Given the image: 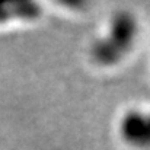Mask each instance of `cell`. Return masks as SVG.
<instances>
[{"label": "cell", "instance_id": "cell-3", "mask_svg": "<svg viewBox=\"0 0 150 150\" xmlns=\"http://www.w3.org/2000/svg\"><path fill=\"white\" fill-rule=\"evenodd\" d=\"M41 6L37 1L18 0V1H0V23L9 21H35L41 16Z\"/></svg>", "mask_w": 150, "mask_h": 150}, {"label": "cell", "instance_id": "cell-2", "mask_svg": "<svg viewBox=\"0 0 150 150\" xmlns=\"http://www.w3.org/2000/svg\"><path fill=\"white\" fill-rule=\"evenodd\" d=\"M120 134L122 140L134 147H144L150 140V124L146 114L140 111H128L120 122Z\"/></svg>", "mask_w": 150, "mask_h": 150}, {"label": "cell", "instance_id": "cell-1", "mask_svg": "<svg viewBox=\"0 0 150 150\" xmlns=\"http://www.w3.org/2000/svg\"><path fill=\"white\" fill-rule=\"evenodd\" d=\"M136 37H137V21L134 15L127 10H120L111 18L108 37L103 38L112 48H115L124 57L134 45Z\"/></svg>", "mask_w": 150, "mask_h": 150}]
</instances>
